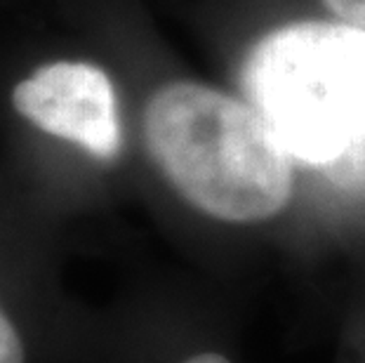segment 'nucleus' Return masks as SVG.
I'll use <instances>...</instances> for the list:
<instances>
[{
	"mask_svg": "<svg viewBox=\"0 0 365 363\" xmlns=\"http://www.w3.org/2000/svg\"><path fill=\"white\" fill-rule=\"evenodd\" d=\"M186 363H231L227 357H222V354H198V357L189 359Z\"/></svg>",
	"mask_w": 365,
	"mask_h": 363,
	"instance_id": "423d86ee",
	"label": "nucleus"
},
{
	"mask_svg": "<svg viewBox=\"0 0 365 363\" xmlns=\"http://www.w3.org/2000/svg\"><path fill=\"white\" fill-rule=\"evenodd\" d=\"M325 5L344 19V24L365 31V0H325Z\"/></svg>",
	"mask_w": 365,
	"mask_h": 363,
	"instance_id": "39448f33",
	"label": "nucleus"
},
{
	"mask_svg": "<svg viewBox=\"0 0 365 363\" xmlns=\"http://www.w3.org/2000/svg\"><path fill=\"white\" fill-rule=\"evenodd\" d=\"M0 363H24V344L3 307H0Z\"/></svg>",
	"mask_w": 365,
	"mask_h": 363,
	"instance_id": "20e7f679",
	"label": "nucleus"
},
{
	"mask_svg": "<svg viewBox=\"0 0 365 363\" xmlns=\"http://www.w3.org/2000/svg\"><path fill=\"white\" fill-rule=\"evenodd\" d=\"M240 88L290 156L337 160L365 140V31L330 21L271 31L245 57Z\"/></svg>",
	"mask_w": 365,
	"mask_h": 363,
	"instance_id": "f03ea898",
	"label": "nucleus"
},
{
	"mask_svg": "<svg viewBox=\"0 0 365 363\" xmlns=\"http://www.w3.org/2000/svg\"><path fill=\"white\" fill-rule=\"evenodd\" d=\"M149 156L175 191L222 222H264L292 198L290 153L250 104L175 81L144 106Z\"/></svg>",
	"mask_w": 365,
	"mask_h": 363,
	"instance_id": "f257e3e1",
	"label": "nucleus"
},
{
	"mask_svg": "<svg viewBox=\"0 0 365 363\" xmlns=\"http://www.w3.org/2000/svg\"><path fill=\"white\" fill-rule=\"evenodd\" d=\"M12 106L43 133L83 146L97 158H115L123 135L108 76L88 61H54L14 85Z\"/></svg>",
	"mask_w": 365,
	"mask_h": 363,
	"instance_id": "7ed1b4c3",
	"label": "nucleus"
}]
</instances>
